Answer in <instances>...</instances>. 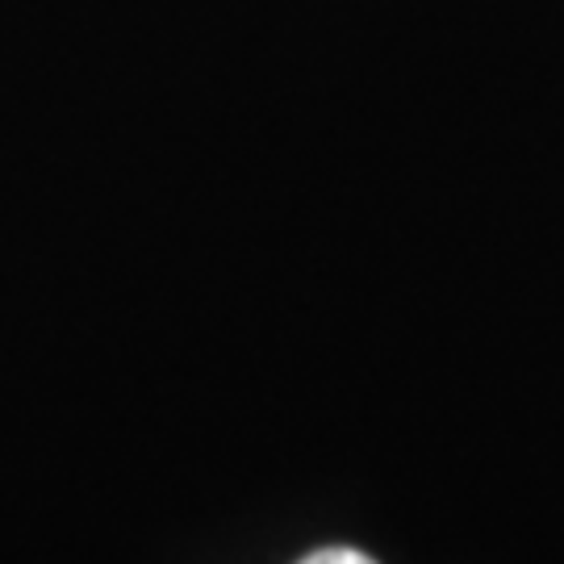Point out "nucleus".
Listing matches in <instances>:
<instances>
[{
    "instance_id": "obj_1",
    "label": "nucleus",
    "mask_w": 564,
    "mask_h": 564,
    "mask_svg": "<svg viewBox=\"0 0 564 564\" xmlns=\"http://www.w3.org/2000/svg\"><path fill=\"white\" fill-rule=\"evenodd\" d=\"M302 564H377V561H372V556H364V552H351V547H326V552L305 556Z\"/></svg>"
}]
</instances>
